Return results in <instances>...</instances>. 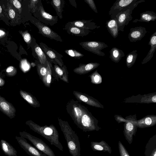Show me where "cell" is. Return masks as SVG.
<instances>
[{"mask_svg": "<svg viewBox=\"0 0 156 156\" xmlns=\"http://www.w3.org/2000/svg\"><path fill=\"white\" fill-rule=\"evenodd\" d=\"M136 124L138 128H144L152 127L156 124V115H147L144 117L136 120Z\"/></svg>", "mask_w": 156, "mask_h": 156, "instance_id": "19", "label": "cell"}, {"mask_svg": "<svg viewBox=\"0 0 156 156\" xmlns=\"http://www.w3.org/2000/svg\"><path fill=\"white\" fill-rule=\"evenodd\" d=\"M13 4L16 8L20 9L21 7V5L20 2L17 0L13 1Z\"/></svg>", "mask_w": 156, "mask_h": 156, "instance_id": "45", "label": "cell"}, {"mask_svg": "<svg viewBox=\"0 0 156 156\" xmlns=\"http://www.w3.org/2000/svg\"><path fill=\"white\" fill-rule=\"evenodd\" d=\"M109 58L111 60L115 63H118L122 57L125 56L124 52L116 47L112 48L110 51Z\"/></svg>", "mask_w": 156, "mask_h": 156, "instance_id": "30", "label": "cell"}, {"mask_svg": "<svg viewBox=\"0 0 156 156\" xmlns=\"http://www.w3.org/2000/svg\"><path fill=\"white\" fill-rule=\"evenodd\" d=\"M137 0H117L111 7L108 12L111 19L116 18L117 15L123 11L127 7L129 6Z\"/></svg>", "mask_w": 156, "mask_h": 156, "instance_id": "12", "label": "cell"}, {"mask_svg": "<svg viewBox=\"0 0 156 156\" xmlns=\"http://www.w3.org/2000/svg\"><path fill=\"white\" fill-rule=\"evenodd\" d=\"M93 20H79L69 22V23L73 25L88 30H92L100 28V26H98L95 23L92 21Z\"/></svg>", "mask_w": 156, "mask_h": 156, "instance_id": "20", "label": "cell"}, {"mask_svg": "<svg viewBox=\"0 0 156 156\" xmlns=\"http://www.w3.org/2000/svg\"><path fill=\"white\" fill-rule=\"evenodd\" d=\"M73 93L77 100L79 101L82 102L93 107L102 108H104L103 105L98 100L92 96L76 91H73Z\"/></svg>", "mask_w": 156, "mask_h": 156, "instance_id": "15", "label": "cell"}, {"mask_svg": "<svg viewBox=\"0 0 156 156\" xmlns=\"http://www.w3.org/2000/svg\"><path fill=\"white\" fill-rule=\"evenodd\" d=\"M54 69L55 74L58 78L66 83H69L68 72L65 65H63L62 67H60L58 65L55 64Z\"/></svg>", "mask_w": 156, "mask_h": 156, "instance_id": "26", "label": "cell"}, {"mask_svg": "<svg viewBox=\"0 0 156 156\" xmlns=\"http://www.w3.org/2000/svg\"><path fill=\"white\" fill-rule=\"evenodd\" d=\"M124 124L123 133L126 140L129 144L132 142L133 136H135L137 127L136 124L137 120L136 114L130 115L125 118Z\"/></svg>", "mask_w": 156, "mask_h": 156, "instance_id": "6", "label": "cell"}, {"mask_svg": "<svg viewBox=\"0 0 156 156\" xmlns=\"http://www.w3.org/2000/svg\"><path fill=\"white\" fill-rule=\"evenodd\" d=\"M106 27L113 38H115L118 37L119 31L116 18L107 20L106 23Z\"/></svg>", "mask_w": 156, "mask_h": 156, "instance_id": "28", "label": "cell"}, {"mask_svg": "<svg viewBox=\"0 0 156 156\" xmlns=\"http://www.w3.org/2000/svg\"><path fill=\"white\" fill-rule=\"evenodd\" d=\"M87 108L78 101L73 100L69 101L67 103L66 105L67 112L78 127L79 126L81 118Z\"/></svg>", "mask_w": 156, "mask_h": 156, "instance_id": "4", "label": "cell"}, {"mask_svg": "<svg viewBox=\"0 0 156 156\" xmlns=\"http://www.w3.org/2000/svg\"><path fill=\"white\" fill-rule=\"evenodd\" d=\"M91 149L94 151L107 152L109 154L112 153L111 147L104 140L100 142L91 141L90 143Z\"/></svg>", "mask_w": 156, "mask_h": 156, "instance_id": "25", "label": "cell"}, {"mask_svg": "<svg viewBox=\"0 0 156 156\" xmlns=\"http://www.w3.org/2000/svg\"><path fill=\"white\" fill-rule=\"evenodd\" d=\"M156 20V13L152 11H147L140 14L139 20L136 19V22H149L154 21Z\"/></svg>", "mask_w": 156, "mask_h": 156, "instance_id": "31", "label": "cell"}, {"mask_svg": "<svg viewBox=\"0 0 156 156\" xmlns=\"http://www.w3.org/2000/svg\"><path fill=\"white\" fill-rule=\"evenodd\" d=\"M89 76L90 77L91 83L93 84H100L102 82V77L98 73V70L91 73Z\"/></svg>", "mask_w": 156, "mask_h": 156, "instance_id": "35", "label": "cell"}, {"mask_svg": "<svg viewBox=\"0 0 156 156\" xmlns=\"http://www.w3.org/2000/svg\"><path fill=\"white\" fill-rule=\"evenodd\" d=\"M63 29L68 34L77 36L83 37L88 35L91 31L88 30L83 29L73 25L69 22Z\"/></svg>", "mask_w": 156, "mask_h": 156, "instance_id": "18", "label": "cell"}, {"mask_svg": "<svg viewBox=\"0 0 156 156\" xmlns=\"http://www.w3.org/2000/svg\"><path fill=\"white\" fill-rule=\"evenodd\" d=\"M36 67L37 73L42 80L47 73V67L38 63L36 64Z\"/></svg>", "mask_w": 156, "mask_h": 156, "instance_id": "36", "label": "cell"}, {"mask_svg": "<svg viewBox=\"0 0 156 156\" xmlns=\"http://www.w3.org/2000/svg\"><path fill=\"white\" fill-rule=\"evenodd\" d=\"M35 12L37 19L46 25L52 26L58 22V16H53L46 12L41 0H39Z\"/></svg>", "mask_w": 156, "mask_h": 156, "instance_id": "7", "label": "cell"}, {"mask_svg": "<svg viewBox=\"0 0 156 156\" xmlns=\"http://www.w3.org/2000/svg\"><path fill=\"white\" fill-rule=\"evenodd\" d=\"M84 1L87 4L92 10L95 13H98L96 6L93 0H84Z\"/></svg>", "mask_w": 156, "mask_h": 156, "instance_id": "41", "label": "cell"}, {"mask_svg": "<svg viewBox=\"0 0 156 156\" xmlns=\"http://www.w3.org/2000/svg\"><path fill=\"white\" fill-rule=\"evenodd\" d=\"M17 73V69L15 67L12 66L8 67L6 70V74L9 76H13L16 74Z\"/></svg>", "mask_w": 156, "mask_h": 156, "instance_id": "39", "label": "cell"}, {"mask_svg": "<svg viewBox=\"0 0 156 156\" xmlns=\"http://www.w3.org/2000/svg\"><path fill=\"white\" fill-rule=\"evenodd\" d=\"M148 45H150V49L145 57L141 62L143 65L148 62L152 58L156 49V31H155L150 38Z\"/></svg>", "mask_w": 156, "mask_h": 156, "instance_id": "22", "label": "cell"}, {"mask_svg": "<svg viewBox=\"0 0 156 156\" xmlns=\"http://www.w3.org/2000/svg\"><path fill=\"white\" fill-rule=\"evenodd\" d=\"M59 125L66 141L67 147L72 156H80V147L79 137L67 121L58 118Z\"/></svg>", "mask_w": 156, "mask_h": 156, "instance_id": "2", "label": "cell"}, {"mask_svg": "<svg viewBox=\"0 0 156 156\" xmlns=\"http://www.w3.org/2000/svg\"><path fill=\"white\" fill-rule=\"evenodd\" d=\"M39 1V0H33L30 1V6L33 9V12H35L37 9Z\"/></svg>", "mask_w": 156, "mask_h": 156, "instance_id": "43", "label": "cell"}, {"mask_svg": "<svg viewBox=\"0 0 156 156\" xmlns=\"http://www.w3.org/2000/svg\"><path fill=\"white\" fill-rule=\"evenodd\" d=\"M0 146L4 153L8 156H17V152L9 143L5 140L0 141Z\"/></svg>", "mask_w": 156, "mask_h": 156, "instance_id": "29", "label": "cell"}, {"mask_svg": "<svg viewBox=\"0 0 156 156\" xmlns=\"http://www.w3.org/2000/svg\"><path fill=\"white\" fill-rule=\"evenodd\" d=\"M5 34V33L4 31L0 30V37L4 36Z\"/></svg>", "mask_w": 156, "mask_h": 156, "instance_id": "48", "label": "cell"}, {"mask_svg": "<svg viewBox=\"0 0 156 156\" xmlns=\"http://www.w3.org/2000/svg\"><path fill=\"white\" fill-rule=\"evenodd\" d=\"M9 15L11 19H13L15 16V11L12 9H10L9 12Z\"/></svg>", "mask_w": 156, "mask_h": 156, "instance_id": "46", "label": "cell"}, {"mask_svg": "<svg viewBox=\"0 0 156 156\" xmlns=\"http://www.w3.org/2000/svg\"><path fill=\"white\" fill-rule=\"evenodd\" d=\"M20 147L30 156H47L29 143L26 139L21 136H15Z\"/></svg>", "mask_w": 156, "mask_h": 156, "instance_id": "13", "label": "cell"}, {"mask_svg": "<svg viewBox=\"0 0 156 156\" xmlns=\"http://www.w3.org/2000/svg\"><path fill=\"white\" fill-rule=\"evenodd\" d=\"M20 94L21 97L31 106L34 107H39L40 104L36 98L31 94L20 90Z\"/></svg>", "mask_w": 156, "mask_h": 156, "instance_id": "27", "label": "cell"}, {"mask_svg": "<svg viewBox=\"0 0 156 156\" xmlns=\"http://www.w3.org/2000/svg\"><path fill=\"white\" fill-rule=\"evenodd\" d=\"M125 103H136L149 104L156 103V93H152L143 95L140 94L136 96H132L126 98Z\"/></svg>", "mask_w": 156, "mask_h": 156, "instance_id": "14", "label": "cell"}, {"mask_svg": "<svg viewBox=\"0 0 156 156\" xmlns=\"http://www.w3.org/2000/svg\"><path fill=\"white\" fill-rule=\"evenodd\" d=\"M40 46L46 55L48 60L60 67L64 65L62 59L63 56L54 49L49 47L42 42L40 43Z\"/></svg>", "mask_w": 156, "mask_h": 156, "instance_id": "9", "label": "cell"}, {"mask_svg": "<svg viewBox=\"0 0 156 156\" xmlns=\"http://www.w3.org/2000/svg\"><path fill=\"white\" fill-rule=\"evenodd\" d=\"M5 83V81L0 77V86H3Z\"/></svg>", "mask_w": 156, "mask_h": 156, "instance_id": "47", "label": "cell"}, {"mask_svg": "<svg viewBox=\"0 0 156 156\" xmlns=\"http://www.w3.org/2000/svg\"><path fill=\"white\" fill-rule=\"evenodd\" d=\"M118 147L120 156H130L125 147L120 141L118 142Z\"/></svg>", "mask_w": 156, "mask_h": 156, "instance_id": "38", "label": "cell"}, {"mask_svg": "<svg viewBox=\"0 0 156 156\" xmlns=\"http://www.w3.org/2000/svg\"><path fill=\"white\" fill-rule=\"evenodd\" d=\"M26 124L34 132L41 135L60 151H63V147L59 140L58 132L53 125L41 126L31 120L27 121Z\"/></svg>", "mask_w": 156, "mask_h": 156, "instance_id": "1", "label": "cell"}, {"mask_svg": "<svg viewBox=\"0 0 156 156\" xmlns=\"http://www.w3.org/2000/svg\"><path fill=\"white\" fill-rule=\"evenodd\" d=\"M147 33L146 29L143 27H137L130 29L128 38L131 42H136L141 40Z\"/></svg>", "mask_w": 156, "mask_h": 156, "instance_id": "17", "label": "cell"}, {"mask_svg": "<svg viewBox=\"0 0 156 156\" xmlns=\"http://www.w3.org/2000/svg\"><path fill=\"white\" fill-rule=\"evenodd\" d=\"M51 3L55 9L57 14L60 19L62 18V12L63 8L65 5L64 0H52L51 1Z\"/></svg>", "mask_w": 156, "mask_h": 156, "instance_id": "32", "label": "cell"}, {"mask_svg": "<svg viewBox=\"0 0 156 156\" xmlns=\"http://www.w3.org/2000/svg\"><path fill=\"white\" fill-rule=\"evenodd\" d=\"M34 56L39 61L40 63L47 66V61H48L47 56L39 45L35 41L33 47Z\"/></svg>", "mask_w": 156, "mask_h": 156, "instance_id": "24", "label": "cell"}, {"mask_svg": "<svg viewBox=\"0 0 156 156\" xmlns=\"http://www.w3.org/2000/svg\"><path fill=\"white\" fill-rule=\"evenodd\" d=\"M0 110L10 119L16 116V109L13 105L0 95Z\"/></svg>", "mask_w": 156, "mask_h": 156, "instance_id": "16", "label": "cell"}, {"mask_svg": "<svg viewBox=\"0 0 156 156\" xmlns=\"http://www.w3.org/2000/svg\"><path fill=\"white\" fill-rule=\"evenodd\" d=\"M145 156H156V134L149 140L145 147Z\"/></svg>", "mask_w": 156, "mask_h": 156, "instance_id": "23", "label": "cell"}, {"mask_svg": "<svg viewBox=\"0 0 156 156\" xmlns=\"http://www.w3.org/2000/svg\"><path fill=\"white\" fill-rule=\"evenodd\" d=\"M52 66L51 63L48 60L47 61V72L44 77L41 80L44 85L50 87L51 80Z\"/></svg>", "mask_w": 156, "mask_h": 156, "instance_id": "33", "label": "cell"}, {"mask_svg": "<svg viewBox=\"0 0 156 156\" xmlns=\"http://www.w3.org/2000/svg\"><path fill=\"white\" fill-rule=\"evenodd\" d=\"M64 51L70 56L75 58L80 59L84 56L82 53L72 49L66 50Z\"/></svg>", "mask_w": 156, "mask_h": 156, "instance_id": "37", "label": "cell"}, {"mask_svg": "<svg viewBox=\"0 0 156 156\" xmlns=\"http://www.w3.org/2000/svg\"><path fill=\"white\" fill-rule=\"evenodd\" d=\"M100 64L97 62H90L87 64H81L78 67L73 70L74 72L79 75H83L89 73L98 68Z\"/></svg>", "mask_w": 156, "mask_h": 156, "instance_id": "21", "label": "cell"}, {"mask_svg": "<svg viewBox=\"0 0 156 156\" xmlns=\"http://www.w3.org/2000/svg\"><path fill=\"white\" fill-rule=\"evenodd\" d=\"M2 8L1 6L0 5V13H1V12H2Z\"/></svg>", "mask_w": 156, "mask_h": 156, "instance_id": "49", "label": "cell"}, {"mask_svg": "<svg viewBox=\"0 0 156 156\" xmlns=\"http://www.w3.org/2000/svg\"><path fill=\"white\" fill-rule=\"evenodd\" d=\"M137 51L136 50H134L126 55V62L128 68H131L135 63L138 55Z\"/></svg>", "mask_w": 156, "mask_h": 156, "instance_id": "34", "label": "cell"}, {"mask_svg": "<svg viewBox=\"0 0 156 156\" xmlns=\"http://www.w3.org/2000/svg\"><path fill=\"white\" fill-rule=\"evenodd\" d=\"M21 35L25 42L28 44H30L32 42L31 35L27 31L22 32Z\"/></svg>", "mask_w": 156, "mask_h": 156, "instance_id": "40", "label": "cell"}, {"mask_svg": "<svg viewBox=\"0 0 156 156\" xmlns=\"http://www.w3.org/2000/svg\"><path fill=\"white\" fill-rule=\"evenodd\" d=\"M79 44L84 49L101 56H105V55L101 50L108 47L105 43L96 41L81 42Z\"/></svg>", "mask_w": 156, "mask_h": 156, "instance_id": "8", "label": "cell"}, {"mask_svg": "<svg viewBox=\"0 0 156 156\" xmlns=\"http://www.w3.org/2000/svg\"><path fill=\"white\" fill-rule=\"evenodd\" d=\"M33 23L38 28V33L43 36L57 41L61 42L63 41L61 37L47 25L41 22L37 19L34 20Z\"/></svg>", "mask_w": 156, "mask_h": 156, "instance_id": "10", "label": "cell"}, {"mask_svg": "<svg viewBox=\"0 0 156 156\" xmlns=\"http://www.w3.org/2000/svg\"><path fill=\"white\" fill-rule=\"evenodd\" d=\"M135 8L133 7L119 13L116 16L118 31L123 32L125 26H127L132 19V14Z\"/></svg>", "mask_w": 156, "mask_h": 156, "instance_id": "11", "label": "cell"}, {"mask_svg": "<svg viewBox=\"0 0 156 156\" xmlns=\"http://www.w3.org/2000/svg\"><path fill=\"white\" fill-rule=\"evenodd\" d=\"M20 136L27 139L37 150L47 156H55L51 149L41 139L25 131L19 133Z\"/></svg>", "mask_w": 156, "mask_h": 156, "instance_id": "5", "label": "cell"}, {"mask_svg": "<svg viewBox=\"0 0 156 156\" xmlns=\"http://www.w3.org/2000/svg\"><path fill=\"white\" fill-rule=\"evenodd\" d=\"M115 119L118 123L125 122L126 121L125 119L122 116L119 115H114Z\"/></svg>", "mask_w": 156, "mask_h": 156, "instance_id": "44", "label": "cell"}, {"mask_svg": "<svg viewBox=\"0 0 156 156\" xmlns=\"http://www.w3.org/2000/svg\"><path fill=\"white\" fill-rule=\"evenodd\" d=\"M20 67L23 71H26L29 69V65L26 59H23L20 62Z\"/></svg>", "mask_w": 156, "mask_h": 156, "instance_id": "42", "label": "cell"}, {"mask_svg": "<svg viewBox=\"0 0 156 156\" xmlns=\"http://www.w3.org/2000/svg\"><path fill=\"white\" fill-rule=\"evenodd\" d=\"M98 120L87 108L82 115L78 127L83 132L98 131L101 128L98 126Z\"/></svg>", "mask_w": 156, "mask_h": 156, "instance_id": "3", "label": "cell"}]
</instances>
